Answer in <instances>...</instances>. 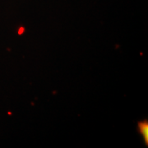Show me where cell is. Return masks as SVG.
<instances>
[{
    "label": "cell",
    "mask_w": 148,
    "mask_h": 148,
    "mask_svg": "<svg viewBox=\"0 0 148 148\" xmlns=\"http://www.w3.org/2000/svg\"><path fill=\"white\" fill-rule=\"evenodd\" d=\"M138 131L143 138L146 146H148V121L144 119L138 123Z\"/></svg>",
    "instance_id": "1"
}]
</instances>
